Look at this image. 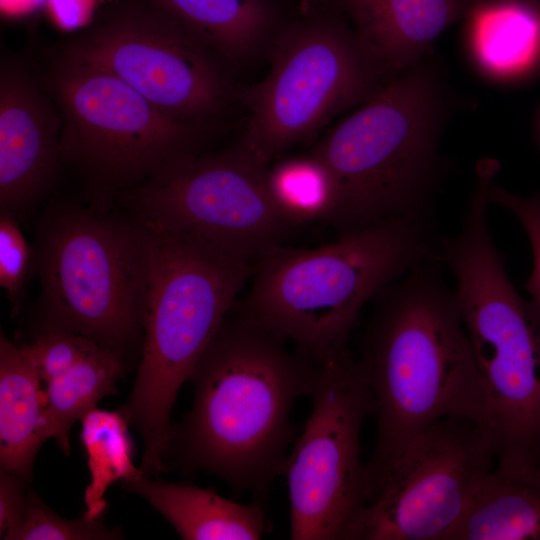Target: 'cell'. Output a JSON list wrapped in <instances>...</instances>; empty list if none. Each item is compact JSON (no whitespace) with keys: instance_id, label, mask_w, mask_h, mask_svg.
Instances as JSON below:
<instances>
[{"instance_id":"1","label":"cell","mask_w":540,"mask_h":540,"mask_svg":"<svg viewBox=\"0 0 540 540\" xmlns=\"http://www.w3.org/2000/svg\"><path fill=\"white\" fill-rule=\"evenodd\" d=\"M285 341L231 309L191 373L193 404L171 425L166 471L210 472L266 499L300 429L294 403L310 395L321 365Z\"/></svg>"},{"instance_id":"2","label":"cell","mask_w":540,"mask_h":540,"mask_svg":"<svg viewBox=\"0 0 540 540\" xmlns=\"http://www.w3.org/2000/svg\"><path fill=\"white\" fill-rule=\"evenodd\" d=\"M443 264L441 253L433 255L376 296L361 335L356 361L377 419L367 462L372 499L416 436L444 418L478 423L483 412L471 345Z\"/></svg>"},{"instance_id":"3","label":"cell","mask_w":540,"mask_h":540,"mask_svg":"<svg viewBox=\"0 0 540 540\" xmlns=\"http://www.w3.org/2000/svg\"><path fill=\"white\" fill-rule=\"evenodd\" d=\"M433 217L386 220L316 248L282 245L258 262L232 311L323 364L346 352L363 306L441 253Z\"/></svg>"},{"instance_id":"4","label":"cell","mask_w":540,"mask_h":540,"mask_svg":"<svg viewBox=\"0 0 540 540\" xmlns=\"http://www.w3.org/2000/svg\"><path fill=\"white\" fill-rule=\"evenodd\" d=\"M142 221L150 232L143 346L120 410L143 439L141 470L151 477L165 472L178 391L254 268L189 230Z\"/></svg>"},{"instance_id":"5","label":"cell","mask_w":540,"mask_h":540,"mask_svg":"<svg viewBox=\"0 0 540 540\" xmlns=\"http://www.w3.org/2000/svg\"><path fill=\"white\" fill-rule=\"evenodd\" d=\"M449 108L439 69L427 58L384 84L312 149L339 188L331 224L339 235L390 219L433 217Z\"/></svg>"},{"instance_id":"6","label":"cell","mask_w":540,"mask_h":540,"mask_svg":"<svg viewBox=\"0 0 540 540\" xmlns=\"http://www.w3.org/2000/svg\"><path fill=\"white\" fill-rule=\"evenodd\" d=\"M488 203H467L442 239L471 345L484 408L479 422L497 464L540 466V310L511 283L488 224Z\"/></svg>"},{"instance_id":"7","label":"cell","mask_w":540,"mask_h":540,"mask_svg":"<svg viewBox=\"0 0 540 540\" xmlns=\"http://www.w3.org/2000/svg\"><path fill=\"white\" fill-rule=\"evenodd\" d=\"M35 264L41 283L35 334L74 332L130 364L142 353L150 264L144 221L92 205L57 207L42 225Z\"/></svg>"},{"instance_id":"8","label":"cell","mask_w":540,"mask_h":540,"mask_svg":"<svg viewBox=\"0 0 540 540\" xmlns=\"http://www.w3.org/2000/svg\"><path fill=\"white\" fill-rule=\"evenodd\" d=\"M40 79L62 115L60 160L90 205L114 201L205 150L216 128L175 119L103 70L49 56Z\"/></svg>"},{"instance_id":"9","label":"cell","mask_w":540,"mask_h":540,"mask_svg":"<svg viewBox=\"0 0 540 540\" xmlns=\"http://www.w3.org/2000/svg\"><path fill=\"white\" fill-rule=\"evenodd\" d=\"M269 58L268 74L245 93L249 114L238 141L267 166L384 85L349 22L327 0H308L286 22Z\"/></svg>"},{"instance_id":"10","label":"cell","mask_w":540,"mask_h":540,"mask_svg":"<svg viewBox=\"0 0 540 540\" xmlns=\"http://www.w3.org/2000/svg\"><path fill=\"white\" fill-rule=\"evenodd\" d=\"M49 56L117 77L165 114L216 128L236 99L231 67L153 0H120Z\"/></svg>"},{"instance_id":"11","label":"cell","mask_w":540,"mask_h":540,"mask_svg":"<svg viewBox=\"0 0 540 540\" xmlns=\"http://www.w3.org/2000/svg\"><path fill=\"white\" fill-rule=\"evenodd\" d=\"M310 395L312 411L294 441L284 475L290 501V538L347 540L372 499L360 435L373 402L350 352L320 365Z\"/></svg>"},{"instance_id":"12","label":"cell","mask_w":540,"mask_h":540,"mask_svg":"<svg viewBox=\"0 0 540 540\" xmlns=\"http://www.w3.org/2000/svg\"><path fill=\"white\" fill-rule=\"evenodd\" d=\"M267 169L237 143L204 151L118 201L139 219L189 230L254 268L293 229L272 200Z\"/></svg>"},{"instance_id":"13","label":"cell","mask_w":540,"mask_h":540,"mask_svg":"<svg viewBox=\"0 0 540 540\" xmlns=\"http://www.w3.org/2000/svg\"><path fill=\"white\" fill-rule=\"evenodd\" d=\"M494 458L475 421H437L405 448L347 540H446Z\"/></svg>"},{"instance_id":"14","label":"cell","mask_w":540,"mask_h":540,"mask_svg":"<svg viewBox=\"0 0 540 540\" xmlns=\"http://www.w3.org/2000/svg\"><path fill=\"white\" fill-rule=\"evenodd\" d=\"M60 109L28 61L0 65V209L20 216L47 198L64 169Z\"/></svg>"},{"instance_id":"15","label":"cell","mask_w":540,"mask_h":540,"mask_svg":"<svg viewBox=\"0 0 540 540\" xmlns=\"http://www.w3.org/2000/svg\"><path fill=\"white\" fill-rule=\"evenodd\" d=\"M349 22L386 84L429 57L435 40L474 0H327Z\"/></svg>"},{"instance_id":"16","label":"cell","mask_w":540,"mask_h":540,"mask_svg":"<svg viewBox=\"0 0 540 540\" xmlns=\"http://www.w3.org/2000/svg\"><path fill=\"white\" fill-rule=\"evenodd\" d=\"M146 500L185 540H256L267 531L261 502L241 504L212 489L140 475L120 482Z\"/></svg>"},{"instance_id":"17","label":"cell","mask_w":540,"mask_h":540,"mask_svg":"<svg viewBox=\"0 0 540 540\" xmlns=\"http://www.w3.org/2000/svg\"><path fill=\"white\" fill-rule=\"evenodd\" d=\"M233 70L268 55L286 24L274 0H153Z\"/></svg>"},{"instance_id":"18","label":"cell","mask_w":540,"mask_h":540,"mask_svg":"<svg viewBox=\"0 0 540 540\" xmlns=\"http://www.w3.org/2000/svg\"><path fill=\"white\" fill-rule=\"evenodd\" d=\"M467 42L486 75L521 82L540 72V2L474 0L464 16Z\"/></svg>"},{"instance_id":"19","label":"cell","mask_w":540,"mask_h":540,"mask_svg":"<svg viewBox=\"0 0 540 540\" xmlns=\"http://www.w3.org/2000/svg\"><path fill=\"white\" fill-rule=\"evenodd\" d=\"M540 540V466L497 464L446 540Z\"/></svg>"},{"instance_id":"20","label":"cell","mask_w":540,"mask_h":540,"mask_svg":"<svg viewBox=\"0 0 540 540\" xmlns=\"http://www.w3.org/2000/svg\"><path fill=\"white\" fill-rule=\"evenodd\" d=\"M20 346L0 337V466L31 482L37 453L47 441L44 391Z\"/></svg>"},{"instance_id":"21","label":"cell","mask_w":540,"mask_h":540,"mask_svg":"<svg viewBox=\"0 0 540 540\" xmlns=\"http://www.w3.org/2000/svg\"><path fill=\"white\" fill-rule=\"evenodd\" d=\"M129 361L119 352L99 346L64 374L46 384L44 424L46 439L70 454L69 433L73 424L95 409L107 395L118 393L117 382Z\"/></svg>"},{"instance_id":"22","label":"cell","mask_w":540,"mask_h":540,"mask_svg":"<svg viewBox=\"0 0 540 540\" xmlns=\"http://www.w3.org/2000/svg\"><path fill=\"white\" fill-rule=\"evenodd\" d=\"M79 435L87 457L90 482L84 492V515L106 514V490L116 482L134 478L143 471L133 463L134 446L128 421L120 409L95 408L81 420Z\"/></svg>"},{"instance_id":"23","label":"cell","mask_w":540,"mask_h":540,"mask_svg":"<svg viewBox=\"0 0 540 540\" xmlns=\"http://www.w3.org/2000/svg\"><path fill=\"white\" fill-rule=\"evenodd\" d=\"M267 184L277 210L293 228L317 221L331 225L337 215V182L329 167L312 152L268 166Z\"/></svg>"},{"instance_id":"24","label":"cell","mask_w":540,"mask_h":540,"mask_svg":"<svg viewBox=\"0 0 540 540\" xmlns=\"http://www.w3.org/2000/svg\"><path fill=\"white\" fill-rule=\"evenodd\" d=\"M104 516L89 518L83 514L66 519L51 510L30 488L28 504L21 525L9 540H117L122 539L120 528H108Z\"/></svg>"},{"instance_id":"25","label":"cell","mask_w":540,"mask_h":540,"mask_svg":"<svg viewBox=\"0 0 540 540\" xmlns=\"http://www.w3.org/2000/svg\"><path fill=\"white\" fill-rule=\"evenodd\" d=\"M99 346L93 340L74 332L48 330L35 334L20 349L40 380L47 384Z\"/></svg>"},{"instance_id":"26","label":"cell","mask_w":540,"mask_h":540,"mask_svg":"<svg viewBox=\"0 0 540 540\" xmlns=\"http://www.w3.org/2000/svg\"><path fill=\"white\" fill-rule=\"evenodd\" d=\"M31 256V248L20 229L17 218L1 213L0 286L6 291L13 304L21 298Z\"/></svg>"},{"instance_id":"27","label":"cell","mask_w":540,"mask_h":540,"mask_svg":"<svg viewBox=\"0 0 540 540\" xmlns=\"http://www.w3.org/2000/svg\"><path fill=\"white\" fill-rule=\"evenodd\" d=\"M491 203L512 212L523 226L532 249L533 268L526 283V289L532 296L533 303L540 310V192L522 197L511 193L495 181L489 193Z\"/></svg>"},{"instance_id":"28","label":"cell","mask_w":540,"mask_h":540,"mask_svg":"<svg viewBox=\"0 0 540 540\" xmlns=\"http://www.w3.org/2000/svg\"><path fill=\"white\" fill-rule=\"evenodd\" d=\"M29 482L6 470L0 471V538L9 540L21 525L28 504Z\"/></svg>"},{"instance_id":"29","label":"cell","mask_w":540,"mask_h":540,"mask_svg":"<svg viewBox=\"0 0 540 540\" xmlns=\"http://www.w3.org/2000/svg\"><path fill=\"white\" fill-rule=\"evenodd\" d=\"M52 21L64 30H80L94 19L95 0H46Z\"/></svg>"},{"instance_id":"30","label":"cell","mask_w":540,"mask_h":540,"mask_svg":"<svg viewBox=\"0 0 540 540\" xmlns=\"http://www.w3.org/2000/svg\"><path fill=\"white\" fill-rule=\"evenodd\" d=\"M46 0H0L1 10L5 15L19 16L39 7Z\"/></svg>"},{"instance_id":"31","label":"cell","mask_w":540,"mask_h":540,"mask_svg":"<svg viewBox=\"0 0 540 540\" xmlns=\"http://www.w3.org/2000/svg\"><path fill=\"white\" fill-rule=\"evenodd\" d=\"M537 1H539V2H540V0H537Z\"/></svg>"}]
</instances>
